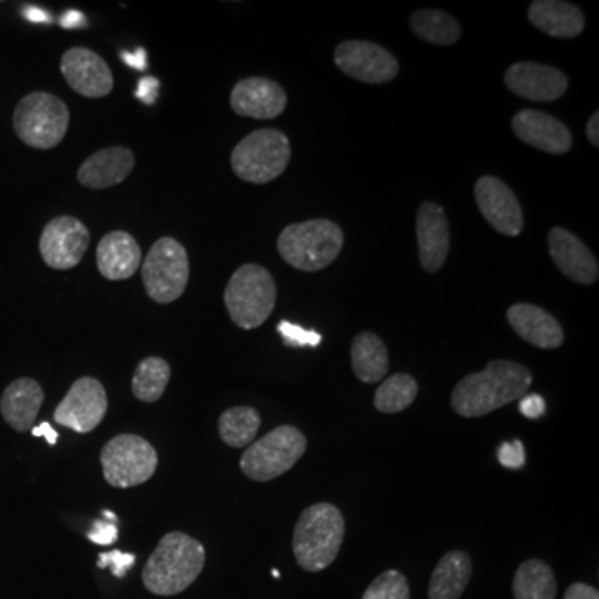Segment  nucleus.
Segmentation results:
<instances>
[{"mask_svg":"<svg viewBox=\"0 0 599 599\" xmlns=\"http://www.w3.org/2000/svg\"><path fill=\"white\" fill-rule=\"evenodd\" d=\"M516 137L535 149L548 154H566L573 145V137L561 120L540 110H521L511 120Z\"/></svg>","mask_w":599,"mask_h":599,"instance_id":"a211bd4d","label":"nucleus"},{"mask_svg":"<svg viewBox=\"0 0 599 599\" xmlns=\"http://www.w3.org/2000/svg\"><path fill=\"white\" fill-rule=\"evenodd\" d=\"M533 375L521 363L495 360L485 370L463 378L451 395V406L458 415L478 418L525 397Z\"/></svg>","mask_w":599,"mask_h":599,"instance_id":"f257e3e1","label":"nucleus"},{"mask_svg":"<svg viewBox=\"0 0 599 599\" xmlns=\"http://www.w3.org/2000/svg\"><path fill=\"white\" fill-rule=\"evenodd\" d=\"M260 428V415L252 406H233L223 411L218 420V433L223 443L232 448L250 445Z\"/></svg>","mask_w":599,"mask_h":599,"instance_id":"c85d7f7f","label":"nucleus"},{"mask_svg":"<svg viewBox=\"0 0 599 599\" xmlns=\"http://www.w3.org/2000/svg\"><path fill=\"white\" fill-rule=\"evenodd\" d=\"M122 57H124L125 64H129L134 69L145 70V67H147V54H145L144 49H137L134 54L124 52Z\"/></svg>","mask_w":599,"mask_h":599,"instance_id":"a19ab883","label":"nucleus"},{"mask_svg":"<svg viewBox=\"0 0 599 599\" xmlns=\"http://www.w3.org/2000/svg\"><path fill=\"white\" fill-rule=\"evenodd\" d=\"M545 410V400H543L540 395L531 393V395H525V397L521 398L520 411L526 416V418H530V420H538V418H541V416L545 415Z\"/></svg>","mask_w":599,"mask_h":599,"instance_id":"4c0bfd02","label":"nucleus"},{"mask_svg":"<svg viewBox=\"0 0 599 599\" xmlns=\"http://www.w3.org/2000/svg\"><path fill=\"white\" fill-rule=\"evenodd\" d=\"M189 278V253L184 245L172 237L157 240L142 265L147 295L162 305L175 302L184 295Z\"/></svg>","mask_w":599,"mask_h":599,"instance_id":"1a4fd4ad","label":"nucleus"},{"mask_svg":"<svg viewBox=\"0 0 599 599\" xmlns=\"http://www.w3.org/2000/svg\"><path fill=\"white\" fill-rule=\"evenodd\" d=\"M565 599H599V593L593 586L575 583L566 590Z\"/></svg>","mask_w":599,"mask_h":599,"instance_id":"ea45409f","label":"nucleus"},{"mask_svg":"<svg viewBox=\"0 0 599 599\" xmlns=\"http://www.w3.org/2000/svg\"><path fill=\"white\" fill-rule=\"evenodd\" d=\"M60 25L65 29H75V27H82L85 25V15L77 10H69L65 12L64 17L60 19Z\"/></svg>","mask_w":599,"mask_h":599,"instance_id":"79ce46f5","label":"nucleus"},{"mask_svg":"<svg viewBox=\"0 0 599 599\" xmlns=\"http://www.w3.org/2000/svg\"><path fill=\"white\" fill-rule=\"evenodd\" d=\"M418 383L406 373H397L387 378L375 393V408L380 413H400L416 400Z\"/></svg>","mask_w":599,"mask_h":599,"instance_id":"2f4dec72","label":"nucleus"},{"mask_svg":"<svg viewBox=\"0 0 599 599\" xmlns=\"http://www.w3.org/2000/svg\"><path fill=\"white\" fill-rule=\"evenodd\" d=\"M159 87V80L154 79V77H144V79L140 80L135 95H137L144 104H154L157 95H159Z\"/></svg>","mask_w":599,"mask_h":599,"instance_id":"58836bf2","label":"nucleus"},{"mask_svg":"<svg viewBox=\"0 0 599 599\" xmlns=\"http://www.w3.org/2000/svg\"><path fill=\"white\" fill-rule=\"evenodd\" d=\"M100 461L110 486L130 488L142 485L154 476L159 466V455L144 438L119 435L104 446Z\"/></svg>","mask_w":599,"mask_h":599,"instance_id":"9d476101","label":"nucleus"},{"mask_svg":"<svg viewBox=\"0 0 599 599\" xmlns=\"http://www.w3.org/2000/svg\"><path fill=\"white\" fill-rule=\"evenodd\" d=\"M475 199L481 215L496 232L518 237L525 227L520 202L510 187L496 177H481L475 185Z\"/></svg>","mask_w":599,"mask_h":599,"instance_id":"2eb2a0df","label":"nucleus"},{"mask_svg":"<svg viewBox=\"0 0 599 599\" xmlns=\"http://www.w3.org/2000/svg\"><path fill=\"white\" fill-rule=\"evenodd\" d=\"M505 84L513 94L531 102H553L568 89L561 70L535 62H518L506 70Z\"/></svg>","mask_w":599,"mask_h":599,"instance_id":"dca6fc26","label":"nucleus"},{"mask_svg":"<svg viewBox=\"0 0 599 599\" xmlns=\"http://www.w3.org/2000/svg\"><path fill=\"white\" fill-rule=\"evenodd\" d=\"M410 25L421 40L433 45L455 44L461 35L458 20L441 10H418L411 15Z\"/></svg>","mask_w":599,"mask_h":599,"instance_id":"c756f323","label":"nucleus"},{"mask_svg":"<svg viewBox=\"0 0 599 599\" xmlns=\"http://www.w3.org/2000/svg\"><path fill=\"white\" fill-rule=\"evenodd\" d=\"M343 74L365 84H387L398 75V62L387 49L365 40H348L335 50Z\"/></svg>","mask_w":599,"mask_h":599,"instance_id":"ddd939ff","label":"nucleus"},{"mask_svg":"<svg viewBox=\"0 0 599 599\" xmlns=\"http://www.w3.org/2000/svg\"><path fill=\"white\" fill-rule=\"evenodd\" d=\"M135 167V155L127 147H109L90 155L80 165L77 180L92 190H104L124 182Z\"/></svg>","mask_w":599,"mask_h":599,"instance_id":"4be33fe9","label":"nucleus"},{"mask_svg":"<svg viewBox=\"0 0 599 599\" xmlns=\"http://www.w3.org/2000/svg\"><path fill=\"white\" fill-rule=\"evenodd\" d=\"M352 368L363 383L382 382L387 377L390 368L388 350L375 333L362 332L353 338Z\"/></svg>","mask_w":599,"mask_h":599,"instance_id":"bb28decb","label":"nucleus"},{"mask_svg":"<svg viewBox=\"0 0 599 599\" xmlns=\"http://www.w3.org/2000/svg\"><path fill=\"white\" fill-rule=\"evenodd\" d=\"M277 248L290 267L302 272H318L332 265L342 252V228L325 218L292 223L283 228Z\"/></svg>","mask_w":599,"mask_h":599,"instance_id":"20e7f679","label":"nucleus"},{"mask_svg":"<svg viewBox=\"0 0 599 599\" xmlns=\"http://www.w3.org/2000/svg\"><path fill=\"white\" fill-rule=\"evenodd\" d=\"M89 540L95 545L109 546L119 538V530L115 523L110 521H97L94 523V528L89 531Z\"/></svg>","mask_w":599,"mask_h":599,"instance_id":"e433bc0d","label":"nucleus"},{"mask_svg":"<svg viewBox=\"0 0 599 599\" xmlns=\"http://www.w3.org/2000/svg\"><path fill=\"white\" fill-rule=\"evenodd\" d=\"M307 451V438L295 426L282 425L248 446L240 460L243 475L253 481L275 480L297 465Z\"/></svg>","mask_w":599,"mask_h":599,"instance_id":"6e6552de","label":"nucleus"},{"mask_svg":"<svg viewBox=\"0 0 599 599\" xmlns=\"http://www.w3.org/2000/svg\"><path fill=\"white\" fill-rule=\"evenodd\" d=\"M223 300L232 322L243 330H253L272 315L277 302V285L267 268L247 263L228 280Z\"/></svg>","mask_w":599,"mask_h":599,"instance_id":"39448f33","label":"nucleus"},{"mask_svg":"<svg viewBox=\"0 0 599 599\" xmlns=\"http://www.w3.org/2000/svg\"><path fill=\"white\" fill-rule=\"evenodd\" d=\"M169 380L170 365L164 358H144L135 370L132 392L137 400L154 403L164 395Z\"/></svg>","mask_w":599,"mask_h":599,"instance_id":"7c9ffc66","label":"nucleus"},{"mask_svg":"<svg viewBox=\"0 0 599 599\" xmlns=\"http://www.w3.org/2000/svg\"><path fill=\"white\" fill-rule=\"evenodd\" d=\"M345 536L342 511L332 503L308 506L293 531V555L298 566L318 573L337 560Z\"/></svg>","mask_w":599,"mask_h":599,"instance_id":"7ed1b4c3","label":"nucleus"},{"mask_svg":"<svg viewBox=\"0 0 599 599\" xmlns=\"http://www.w3.org/2000/svg\"><path fill=\"white\" fill-rule=\"evenodd\" d=\"M135 556L120 551H110L99 556V568H110L115 578H124L127 571L134 566Z\"/></svg>","mask_w":599,"mask_h":599,"instance_id":"f704fd0d","label":"nucleus"},{"mask_svg":"<svg viewBox=\"0 0 599 599\" xmlns=\"http://www.w3.org/2000/svg\"><path fill=\"white\" fill-rule=\"evenodd\" d=\"M277 328L278 333L290 347H318L322 342L320 333L310 332V330H305V328L290 322H280Z\"/></svg>","mask_w":599,"mask_h":599,"instance_id":"72a5a7b5","label":"nucleus"},{"mask_svg":"<svg viewBox=\"0 0 599 599\" xmlns=\"http://www.w3.org/2000/svg\"><path fill=\"white\" fill-rule=\"evenodd\" d=\"M233 112L250 119L270 120L287 109V94L282 85L265 77L243 79L230 95Z\"/></svg>","mask_w":599,"mask_h":599,"instance_id":"f3484780","label":"nucleus"},{"mask_svg":"<svg viewBox=\"0 0 599 599\" xmlns=\"http://www.w3.org/2000/svg\"><path fill=\"white\" fill-rule=\"evenodd\" d=\"M290 157L292 147L287 135L280 130L260 129L238 142L230 160L238 179L263 185L285 172Z\"/></svg>","mask_w":599,"mask_h":599,"instance_id":"423d86ee","label":"nucleus"},{"mask_svg":"<svg viewBox=\"0 0 599 599\" xmlns=\"http://www.w3.org/2000/svg\"><path fill=\"white\" fill-rule=\"evenodd\" d=\"M362 599H410V586L400 571L388 570L375 578Z\"/></svg>","mask_w":599,"mask_h":599,"instance_id":"473e14b6","label":"nucleus"},{"mask_svg":"<svg viewBox=\"0 0 599 599\" xmlns=\"http://www.w3.org/2000/svg\"><path fill=\"white\" fill-rule=\"evenodd\" d=\"M60 72L70 89L85 99H102L114 90V75L109 65L94 50L72 47L62 55Z\"/></svg>","mask_w":599,"mask_h":599,"instance_id":"4468645a","label":"nucleus"},{"mask_svg":"<svg viewBox=\"0 0 599 599\" xmlns=\"http://www.w3.org/2000/svg\"><path fill=\"white\" fill-rule=\"evenodd\" d=\"M528 19L536 29L558 39H575L585 29L583 12L560 0H536L528 9Z\"/></svg>","mask_w":599,"mask_h":599,"instance_id":"393cba45","label":"nucleus"},{"mask_svg":"<svg viewBox=\"0 0 599 599\" xmlns=\"http://www.w3.org/2000/svg\"><path fill=\"white\" fill-rule=\"evenodd\" d=\"M515 599H555L556 580L545 561L528 560L521 563L513 580Z\"/></svg>","mask_w":599,"mask_h":599,"instance_id":"cd10ccee","label":"nucleus"},{"mask_svg":"<svg viewBox=\"0 0 599 599\" xmlns=\"http://www.w3.org/2000/svg\"><path fill=\"white\" fill-rule=\"evenodd\" d=\"M90 245L89 228L79 218L62 215L45 225L40 235L39 250L50 268L70 270L77 267Z\"/></svg>","mask_w":599,"mask_h":599,"instance_id":"9b49d317","label":"nucleus"},{"mask_svg":"<svg viewBox=\"0 0 599 599\" xmlns=\"http://www.w3.org/2000/svg\"><path fill=\"white\" fill-rule=\"evenodd\" d=\"M599 114H593L590 120H588V127H586V135H588V140H590L591 145H595V147H599Z\"/></svg>","mask_w":599,"mask_h":599,"instance_id":"c03bdc74","label":"nucleus"},{"mask_svg":"<svg viewBox=\"0 0 599 599\" xmlns=\"http://www.w3.org/2000/svg\"><path fill=\"white\" fill-rule=\"evenodd\" d=\"M97 268L102 277L120 282L134 277L140 267L142 252L130 233L115 230L105 235L97 247Z\"/></svg>","mask_w":599,"mask_h":599,"instance_id":"5701e85b","label":"nucleus"},{"mask_svg":"<svg viewBox=\"0 0 599 599\" xmlns=\"http://www.w3.org/2000/svg\"><path fill=\"white\" fill-rule=\"evenodd\" d=\"M104 515L105 518H107V521H112V523H115V521H117V518H115L114 513H112V511H104Z\"/></svg>","mask_w":599,"mask_h":599,"instance_id":"49530a36","label":"nucleus"},{"mask_svg":"<svg viewBox=\"0 0 599 599\" xmlns=\"http://www.w3.org/2000/svg\"><path fill=\"white\" fill-rule=\"evenodd\" d=\"M24 15L30 22H49L50 20L49 14L39 7H25Z\"/></svg>","mask_w":599,"mask_h":599,"instance_id":"a18cd8bd","label":"nucleus"},{"mask_svg":"<svg viewBox=\"0 0 599 599\" xmlns=\"http://www.w3.org/2000/svg\"><path fill=\"white\" fill-rule=\"evenodd\" d=\"M44 390L32 378H19L5 388L0 398V413L14 430L32 428L44 403Z\"/></svg>","mask_w":599,"mask_h":599,"instance_id":"b1692460","label":"nucleus"},{"mask_svg":"<svg viewBox=\"0 0 599 599\" xmlns=\"http://www.w3.org/2000/svg\"><path fill=\"white\" fill-rule=\"evenodd\" d=\"M109 408L105 388L95 378H79L70 387L64 400L55 408L54 418L59 425L77 431L89 433L104 420Z\"/></svg>","mask_w":599,"mask_h":599,"instance_id":"f8f14e48","label":"nucleus"},{"mask_svg":"<svg viewBox=\"0 0 599 599\" xmlns=\"http://www.w3.org/2000/svg\"><path fill=\"white\" fill-rule=\"evenodd\" d=\"M14 130L32 149H54L64 140L70 124L67 105L47 92H32L14 110Z\"/></svg>","mask_w":599,"mask_h":599,"instance_id":"0eeeda50","label":"nucleus"},{"mask_svg":"<svg viewBox=\"0 0 599 599\" xmlns=\"http://www.w3.org/2000/svg\"><path fill=\"white\" fill-rule=\"evenodd\" d=\"M498 460H500L501 465L505 466V468L518 470V468L525 465V446H523L520 440L503 443L500 446V450H498Z\"/></svg>","mask_w":599,"mask_h":599,"instance_id":"c9c22d12","label":"nucleus"},{"mask_svg":"<svg viewBox=\"0 0 599 599\" xmlns=\"http://www.w3.org/2000/svg\"><path fill=\"white\" fill-rule=\"evenodd\" d=\"M32 435L44 436L45 440L49 441V445H55L57 440H59V433H57L49 423H42V425L34 428V430H32Z\"/></svg>","mask_w":599,"mask_h":599,"instance_id":"37998d69","label":"nucleus"},{"mask_svg":"<svg viewBox=\"0 0 599 599\" xmlns=\"http://www.w3.org/2000/svg\"><path fill=\"white\" fill-rule=\"evenodd\" d=\"M205 548L192 536L172 531L160 540L142 571V580L150 593L179 595L202 573Z\"/></svg>","mask_w":599,"mask_h":599,"instance_id":"f03ea898","label":"nucleus"},{"mask_svg":"<svg viewBox=\"0 0 599 599\" xmlns=\"http://www.w3.org/2000/svg\"><path fill=\"white\" fill-rule=\"evenodd\" d=\"M416 237L421 267L426 272H438L450 252V225L440 205L421 203L416 215Z\"/></svg>","mask_w":599,"mask_h":599,"instance_id":"6ab92c4d","label":"nucleus"},{"mask_svg":"<svg viewBox=\"0 0 599 599\" xmlns=\"http://www.w3.org/2000/svg\"><path fill=\"white\" fill-rule=\"evenodd\" d=\"M548 245L553 262L565 277L581 285H591L598 280L599 265L595 255L566 228H553L548 233Z\"/></svg>","mask_w":599,"mask_h":599,"instance_id":"aec40b11","label":"nucleus"},{"mask_svg":"<svg viewBox=\"0 0 599 599\" xmlns=\"http://www.w3.org/2000/svg\"><path fill=\"white\" fill-rule=\"evenodd\" d=\"M473 565L465 551L446 553L436 565L428 586L430 599H460L470 583Z\"/></svg>","mask_w":599,"mask_h":599,"instance_id":"a878e982","label":"nucleus"},{"mask_svg":"<svg viewBox=\"0 0 599 599\" xmlns=\"http://www.w3.org/2000/svg\"><path fill=\"white\" fill-rule=\"evenodd\" d=\"M506 318L518 337L535 347L555 350L565 342V333L558 320L536 305L516 303L508 308Z\"/></svg>","mask_w":599,"mask_h":599,"instance_id":"412c9836","label":"nucleus"}]
</instances>
